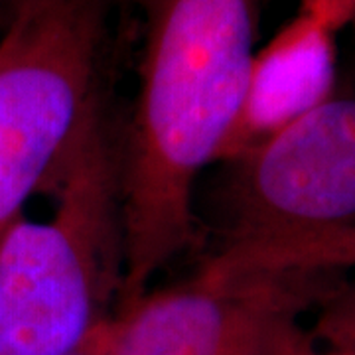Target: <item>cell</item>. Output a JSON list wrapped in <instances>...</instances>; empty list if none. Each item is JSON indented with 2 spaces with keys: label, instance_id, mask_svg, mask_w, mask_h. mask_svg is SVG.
<instances>
[{
  "label": "cell",
  "instance_id": "1",
  "mask_svg": "<svg viewBox=\"0 0 355 355\" xmlns=\"http://www.w3.org/2000/svg\"><path fill=\"white\" fill-rule=\"evenodd\" d=\"M140 2L139 93L119 153L123 304L190 243L196 184L235 150L261 20V0Z\"/></svg>",
  "mask_w": 355,
  "mask_h": 355
},
{
  "label": "cell",
  "instance_id": "2",
  "mask_svg": "<svg viewBox=\"0 0 355 355\" xmlns=\"http://www.w3.org/2000/svg\"><path fill=\"white\" fill-rule=\"evenodd\" d=\"M48 219L20 217L0 237V355H67L109 318L121 292L119 153L101 109L53 178Z\"/></svg>",
  "mask_w": 355,
  "mask_h": 355
},
{
  "label": "cell",
  "instance_id": "3",
  "mask_svg": "<svg viewBox=\"0 0 355 355\" xmlns=\"http://www.w3.org/2000/svg\"><path fill=\"white\" fill-rule=\"evenodd\" d=\"M114 0H22L0 34V237L50 186L89 119Z\"/></svg>",
  "mask_w": 355,
  "mask_h": 355
},
{
  "label": "cell",
  "instance_id": "4",
  "mask_svg": "<svg viewBox=\"0 0 355 355\" xmlns=\"http://www.w3.org/2000/svg\"><path fill=\"white\" fill-rule=\"evenodd\" d=\"M331 270H219L142 292L109 320L105 355H316L304 322Z\"/></svg>",
  "mask_w": 355,
  "mask_h": 355
},
{
  "label": "cell",
  "instance_id": "5",
  "mask_svg": "<svg viewBox=\"0 0 355 355\" xmlns=\"http://www.w3.org/2000/svg\"><path fill=\"white\" fill-rule=\"evenodd\" d=\"M235 156L221 249L355 227V95L326 97Z\"/></svg>",
  "mask_w": 355,
  "mask_h": 355
},
{
  "label": "cell",
  "instance_id": "6",
  "mask_svg": "<svg viewBox=\"0 0 355 355\" xmlns=\"http://www.w3.org/2000/svg\"><path fill=\"white\" fill-rule=\"evenodd\" d=\"M331 50L326 18L310 16L257 53L233 154L330 97Z\"/></svg>",
  "mask_w": 355,
  "mask_h": 355
},
{
  "label": "cell",
  "instance_id": "7",
  "mask_svg": "<svg viewBox=\"0 0 355 355\" xmlns=\"http://www.w3.org/2000/svg\"><path fill=\"white\" fill-rule=\"evenodd\" d=\"M207 265L219 270H355V227L225 247Z\"/></svg>",
  "mask_w": 355,
  "mask_h": 355
},
{
  "label": "cell",
  "instance_id": "8",
  "mask_svg": "<svg viewBox=\"0 0 355 355\" xmlns=\"http://www.w3.org/2000/svg\"><path fill=\"white\" fill-rule=\"evenodd\" d=\"M334 286L316 306L310 326L316 355H355V280Z\"/></svg>",
  "mask_w": 355,
  "mask_h": 355
},
{
  "label": "cell",
  "instance_id": "9",
  "mask_svg": "<svg viewBox=\"0 0 355 355\" xmlns=\"http://www.w3.org/2000/svg\"><path fill=\"white\" fill-rule=\"evenodd\" d=\"M109 320L107 318L97 330L89 336L85 342L81 343L77 349H73L71 354L67 355H105L107 354V338H109Z\"/></svg>",
  "mask_w": 355,
  "mask_h": 355
},
{
  "label": "cell",
  "instance_id": "10",
  "mask_svg": "<svg viewBox=\"0 0 355 355\" xmlns=\"http://www.w3.org/2000/svg\"><path fill=\"white\" fill-rule=\"evenodd\" d=\"M18 2H22V0H0V10H6V16H8Z\"/></svg>",
  "mask_w": 355,
  "mask_h": 355
}]
</instances>
